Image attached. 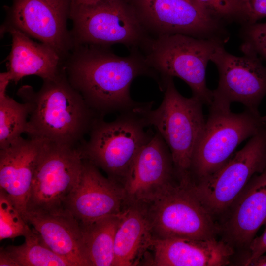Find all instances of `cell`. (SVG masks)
Returning a JSON list of instances; mask_svg holds the SVG:
<instances>
[{
    "instance_id": "cell-30",
    "label": "cell",
    "mask_w": 266,
    "mask_h": 266,
    "mask_svg": "<svg viewBox=\"0 0 266 266\" xmlns=\"http://www.w3.org/2000/svg\"><path fill=\"white\" fill-rule=\"evenodd\" d=\"M249 266H266V255H262L257 259L252 261Z\"/></svg>"
},
{
    "instance_id": "cell-26",
    "label": "cell",
    "mask_w": 266,
    "mask_h": 266,
    "mask_svg": "<svg viewBox=\"0 0 266 266\" xmlns=\"http://www.w3.org/2000/svg\"><path fill=\"white\" fill-rule=\"evenodd\" d=\"M32 230L21 213L0 190V240L25 237Z\"/></svg>"
},
{
    "instance_id": "cell-24",
    "label": "cell",
    "mask_w": 266,
    "mask_h": 266,
    "mask_svg": "<svg viewBox=\"0 0 266 266\" xmlns=\"http://www.w3.org/2000/svg\"><path fill=\"white\" fill-rule=\"evenodd\" d=\"M24 237L22 244L2 248L13 266H72L43 244L33 230Z\"/></svg>"
},
{
    "instance_id": "cell-27",
    "label": "cell",
    "mask_w": 266,
    "mask_h": 266,
    "mask_svg": "<svg viewBox=\"0 0 266 266\" xmlns=\"http://www.w3.org/2000/svg\"><path fill=\"white\" fill-rule=\"evenodd\" d=\"M241 34L242 51L254 52L266 64V22L243 25Z\"/></svg>"
},
{
    "instance_id": "cell-3",
    "label": "cell",
    "mask_w": 266,
    "mask_h": 266,
    "mask_svg": "<svg viewBox=\"0 0 266 266\" xmlns=\"http://www.w3.org/2000/svg\"><path fill=\"white\" fill-rule=\"evenodd\" d=\"M162 84L165 92L161 104L156 109H146L142 115L169 149L175 174L179 179L189 178L193 152L206 122L203 103L193 96H182L172 77L164 79Z\"/></svg>"
},
{
    "instance_id": "cell-20",
    "label": "cell",
    "mask_w": 266,
    "mask_h": 266,
    "mask_svg": "<svg viewBox=\"0 0 266 266\" xmlns=\"http://www.w3.org/2000/svg\"><path fill=\"white\" fill-rule=\"evenodd\" d=\"M11 51L7 67L11 81L17 83L25 76L36 75L43 80L57 76L63 67L64 60L52 47L33 41L23 33L12 30Z\"/></svg>"
},
{
    "instance_id": "cell-25",
    "label": "cell",
    "mask_w": 266,
    "mask_h": 266,
    "mask_svg": "<svg viewBox=\"0 0 266 266\" xmlns=\"http://www.w3.org/2000/svg\"><path fill=\"white\" fill-rule=\"evenodd\" d=\"M210 14L223 22L250 23L249 0H194Z\"/></svg>"
},
{
    "instance_id": "cell-9",
    "label": "cell",
    "mask_w": 266,
    "mask_h": 266,
    "mask_svg": "<svg viewBox=\"0 0 266 266\" xmlns=\"http://www.w3.org/2000/svg\"><path fill=\"white\" fill-rule=\"evenodd\" d=\"M266 167V127L217 170L191 188L213 215L230 208L251 178Z\"/></svg>"
},
{
    "instance_id": "cell-7",
    "label": "cell",
    "mask_w": 266,
    "mask_h": 266,
    "mask_svg": "<svg viewBox=\"0 0 266 266\" xmlns=\"http://www.w3.org/2000/svg\"><path fill=\"white\" fill-rule=\"evenodd\" d=\"M70 19L74 46L122 44L130 49H139L151 37L136 11L122 0H100L92 4L72 2Z\"/></svg>"
},
{
    "instance_id": "cell-5",
    "label": "cell",
    "mask_w": 266,
    "mask_h": 266,
    "mask_svg": "<svg viewBox=\"0 0 266 266\" xmlns=\"http://www.w3.org/2000/svg\"><path fill=\"white\" fill-rule=\"evenodd\" d=\"M225 41L200 39L183 34L150 38L142 48L149 66L164 79L174 77L185 81L192 96L209 106L213 91L206 85L207 64L216 48Z\"/></svg>"
},
{
    "instance_id": "cell-19",
    "label": "cell",
    "mask_w": 266,
    "mask_h": 266,
    "mask_svg": "<svg viewBox=\"0 0 266 266\" xmlns=\"http://www.w3.org/2000/svg\"><path fill=\"white\" fill-rule=\"evenodd\" d=\"M223 229L232 245L248 246L266 224V167L255 174L230 207Z\"/></svg>"
},
{
    "instance_id": "cell-10",
    "label": "cell",
    "mask_w": 266,
    "mask_h": 266,
    "mask_svg": "<svg viewBox=\"0 0 266 266\" xmlns=\"http://www.w3.org/2000/svg\"><path fill=\"white\" fill-rule=\"evenodd\" d=\"M83 162L79 147L46 141L32 182L27 211H65L66 201L79 181Z\"/></svg>"
},
{
    "instance_id": "cell-23",
    "label": "cell",
    "mask_w": 266,
    "mask_h": 266,
    "mask_svg": "<svg viewBox=\"0 0 266 266\" xmlns=\"http://www.w3.org/2000/svg\"><path fill=\"white\" fill-rule=\"evenodd\" d=\"M10 81L7 71L0 73V149L16 141L23 133H26L28 127V105L7 95V87Z\"/></svg>"
},
{
    "instance_id": "cell-8",
    "label": "cell",
    "mask_w": 266,
    "mask_h": 266,
    "mask_svg": "<svg viewBox=\"0 0 266 266\" xmlns=\"http://www.w3.org/2000/svg\"><path fill=\"white\" fill-rule=\"evenodd\" d=\"M191 179L172 181L146 203L153 238H215L221 229L191 188Z\"/></svg>"
},
{
    "instance_id": "cell-6",
    "label": "cell",
    "mask_w": 266,
    "mask_h": 266,
    "mask_svg": "<svg viewBox=\"0 0 266 266\" xmlns=\"http://www.w3.org/2000/svg\"><path fill=\"white\" fill-rule=\"evenodd\" d=\"M203 131L194 149L191 176L198 181L217 170L236 148L266 127V115L247 109L233 113L230 106L212 103Z\"/></svg>"
},
{
    "instance_id": "cell-12",
    "label": "cell",
    "mask_w": 266,
    "mask_h": 266,
    "mask_svg": "<svg viewBox=\"0 0 266 266\" xmlns=\"http://www.w3.org/2000/svg\"><path fill=\"white\" fill-rule=\"evenodd\" d=\"M72 0H13L0 26V37L18 30L54 48L64 61L74 45L67 28Z\"/></svg>"
},
{
    "instance_id": "cell-17",
    "label": "cell",
    "mask_w": 266,
    "mask_h": 266,
    "mask_svg": "<svg viewBox=\"0 0 266 266\" xmlns=\"http://www.w3.org/2000/svg\"><path fill=\"white\" fill-rule=\"evenodd\" d=\"M23 217L43 244L72 266H92L84 247L80 223L67 211H27Z\"/></svg>"
},
{
    "instance_id": "cell-13",
    "label": "cell",
    "mask_w": 266,
    "mask_h": 266,
    "mask_svg": "<svg viewBox=\"0 0 266 266\" xmlns=\"http://www.w3.org/2000/svg\"><path fill=\"white\" fill-rule=\"evenodd\" d=\"M243 52L242 56L231 54L224 44L214 51L210 61L217 68L219 79L212 102L228 106L239 102L259 114V106L266 96V66L254 52Z\"/></svg>"
},
{
    "instance_id": "cell-1",
    "label": "cell",
    "mask_w": 266,
    "mask_h": 266,
    "mask_svg": "<svg viewBox=\"0 0 266 266\" xmlns=\"http://www.w3.org/2000/svg\"><path fill=\"white\" fill-rule=\"evenodd\" d=\"M63 67L71 84L100 117L115 111L140 112L149 104L135 102L131 97V85L137 77H151L161 85L159 74L138 48L122 57L109 46L75 45Z\"/></svg>"
},
{
    "instance_id": "cell-11",
    "label": "cell",
    "mask_w": 266,
    "mask_h": 266,
    "mask_svg": "<svg viewBox=\"0 0 266 266\" xmlns=\"http://www.w3.org/2000/svg\"><path fill=\"white\" fill-rule=\"evenodd\" d=\"M136 14L154 38L183 34L200 39L228 38L224 22L210 14L194 0H136Z\"/></svg>"
},
{
    "instance_id": "cell-16",
    "label": "cell",
    "mask_w": 266,
    "mask_h": 266,
    "mask_svg": "<svg viewBox=\"0 0 266 266\" xmlns=\"http://www.w3.org/2000/svg\"><path fill=\"white\" fill-rule=\"evenodd\" d=\"M46 141L21 137L0 149V190L23 217L27 211L32 182Z\"/></svg>"
},
{
    "instance_id": "cell-4",
    "label": "cell",
    "mask_w": 266,
    "mask_h": 266,
    "mask_svg": "<svg viewBox=\"0 0 266 266\" xmlns=\"http://www.w3.org/2000/svg\"><path fill=\"white\" fill-rule=\"evenodd\" d=\"M141 112L127 111L115 120L96 118L89 137L79 148L83 159L122 186L137 154L152 138Z\"/></svg>"
},
{
    "instance_id": "cell-14",
    "label": "cell",
    "mask_w": 266,
    "mask_h": 266,
    "mask_svg": "<svg viewBox=\"0 0 266 266\" xmlns=\"http://www.w3.org/2000/svg\"><path fill=\"white\" fill-rule=\"evenodd\" d=\"M174 173L170 150L156 132L137 154L124 181L126 204L149 202L172 182Z\"/></svg>"
},
{
    "instance_id": "cell-31",
    "label": "cell",
    "mask_w": 266,
    "mask_h": 266,
    "mask_svg": "<svg viewBox=\"0 0 266 266\" xmlns=\"http://www.w3.org/2000/svg\"><path fill=\"white\" fill-rule=\"evenodd\" d=\"M100 0H72V2L77 4H92Z\"/></svg>"
},
{
    "instance_id": "cell-22",
    "label": "cell",
    "mask_w": 266,
    "mask_h": 266,
    "mask_svg": "<svg viewBox=\"0 0 266 266\" xmlns=\"http://www.w3.org/2000/svg\"><path fill=\"white\" fill-rule=\"evenodd\" d=\"M121 214L80 224L87 257L92 266H113L114 244Z\"/></svg>"
},
{
    "instance_id": "cell-29",
    "label": "cell",
    "mask_w": 266,
    "mask_h": 266,
    "mask_svg": "<svg viewBox=\"0 0 266 266\" xmlns=\"http://www.w3.org/2000/svg\"><path fill=\"white\" fill-rule=\"evenodd\" d=\"M249 1L250 23L257 22L259 19L266 17V0H249Z\"/></svg>"
},
{
    "instance_id": "cell-21",
    "label": "cell",
    "mask_w": 266,
    "mask_h": 266,
    "mask_svg": "<svg viewBox=\"0 0 266 266\" xmlns=\"http://www.w3.org/2000/svg\"><path fill=\"white\" fill-rule=\"evenodd\" d=\"M153 238L146 204L126 205L116 232L113 266L136 265Z\"/></svg>"
},
{
    "instance_id": "cell-18",
    "label": "cell",
    "mask_w": 266,
    "mask_h": 266,
    "mask_svg": "<svg viewBox=\"0 0 266 266\" xmlns=\"http://www.w3.org/2000/svg\"><path fill=\"white\" fill-rule=\"evenodd\" d=\"M153 256L149 264L156 266H222L234 253L225 240L181 238H153Z\"/></svg>"
},
{
    "instance_id": "cell-15",
    "label": "cell",
    "mask_w": 266,
    "mask_h": 266,
    "mask_svg": "<svg viewBox=\"0 0 266 266\" xmlns=\"http://www.w3.org/2000/svg\"><path fill=\"white\" fill-rule=\"evenodd\" d=\"M126 205L123 186L84 159L79 181L66 201V210L80 224H86L119 215Z\"/></svg>"
},
{
    "instance_id": "cell-2",
    "label": "cell",
    "mask_w": 266,
    "mask_h": 266,
    "mask_svg": "<svg viewBox=\"0 0 266 266\" xmlns=\"http://www.w3.org/2000/svg\"><path fill=\"white\" fill-rule=\"evenodd\" d=\"M17 95L29 107L26 133L30 138L78 147L97 118L69 81L64 67L55 78L43 80L37 92L24 85Z\"/></svg>"
},
{
    "instance_id": "cell-28",
    "label": "cell",
    "mask_w": 266,
    "mask_h": 266,
    "mask_svg": "<svg viewBox=\"0 0 266 266\" xmlns=\"http://www.w3.org/2000/svg\"><path fill=\"white\" fill-rule=\"evenodd\" d=\"M248 247V254L242 262L244 266H249L252 261L266 252V228L260 236L253 239Z\"/></svg>"
}]
</instances>
